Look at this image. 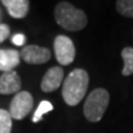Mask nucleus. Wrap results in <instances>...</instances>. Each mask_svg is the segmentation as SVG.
Returning a JSON list of instances; mask_svg holds the SVG:
<instances>
[{
    "label": "nucleus",
    "mask_w": 133,
    "mask_h": 133,
    "mask_svg": "<svg viewBox=\"0 0 133 133\" xmlns=\"http://www.w3.org/2000/svg\"><path fill=\"white\" fill-rule=\"evenodd\" d=\"M110 95L105 89L98 88L91 91L83 105V113L90 122H99L109 107Z\"/></svg>",
    "instance_id": "nucleus-3"
},
{
    "label": "nucleus",
    "mask_w": 133,
    "mask_h": 133,
    "mask_svg": "<svg viewBox=\"0 0 133 133\" xmlns=\"http://www.w3.org/2000/svg\"><path fill=\"white\" fill-rule=\"evenodd\" d=\"M89 74L83 69H74L69 73L62 85V97L68 105L79 104L88 91Z\"/></svg>",
    "instance_id": "nucleus-1"
},
{
    "label": "nucleus",
    "mask_w": 133,
    "mask_h": 133,
    "mask_svg": "<svg viewBox=\"0 0 133 133\" xmlns=\"http://www.w3.org/2000/svg\"><path fill=\"white\" fill-rule=\"evenodd\" d=\"M12 118L9 111L0 109V133H11Z\"/></svg>",
    "instance_id": "nucleus-13"
},
{
    "label": "nucleus",
    "mask_w": 133,
    "mask_h": 133,
    "mask_svg": "<svg viewBox=\"0 0 133 133\" xmlns=\"http://www.w3.org/2000/svg\"><path fill=\"white\" fill-rule=\"evenodd\" d=\"M63 69L61 66H52L50 68L41 80V90L43 92H53L61 85L63 80Z\"/></svg>",
    "instance_id": "nucleus-7"
},
{
    "label": "nucleus",
    "mask_w": 133,
    "mask_h": 133,
    "mask_svg": "<svg viewBox=\"0 0 133 133\" xmlns=\"http://www.w3.org/2000/svg\"><path fill=\"white\" fill-rule=\"evenodd\" d=\"M1 3L6 7L8 14L16 19L24 18L28 15L30 5L28 0H2Z\"/></svg>",
    "instance_id": "nucleus-10"
},
{
    "label": "nucleus",
    "mask_w": 133,
    "mask_h": 133,
    "mask_svg": "<svg viewBox=\"0 0 133 133\" xmlns=\"http://www.w3.org/2000/svg\"><path fill=\"white\" fill-rule=\"evenodd\" d=\"M21 89V80L19 74L14 71L5 72L0 76V94L18 93Z\"/></svg>",
    "instance_id": "nucleus-8"
},
{
    "label": "nucleus",
    "mask_w": 133,
    "mask_h": 133,
    "mask_svg": "<svg viewBox=\"0 0 133 133\" xmlns=\"http://www.w3.org/2000/svg\"><path fill=\"white\" fill-rule=\"evenodd\" d=\"M20 56H21L23 61L29 64H43L50 60L51 52L47 48L30 44L23 47L21 52H20Z\"/></svg>",
    "instance_id": "nucleus-6"
},
{
    "label": "nucleus",
    "mask_w": 133,
    "mask_h": 133,
    "mask_svg": "<svg viewBox=\"0 0 133 133\" xmlns=\"http://www.w3.org/2000/svg\"><path fill=\"white\" fill-rule=\"evenodd\" d=\"M115 8L119 14L128 18H133V0H118Z\"/></svg>",
    "instance_id": "nucleus-12"
},
{
    "label": "nucleus",
    "mask_w": 133,
    "mask_h": 133,
    "mask_svg": "<svg viewBox=\"0 0 133 133\" xmlns=\"http://www.w3.org/2000/svg\"><path fill=\"white\" fill-rule=\"evenodd\" d=\"M10 35V28L6 23H0V43L3 42Z\"/></svg>",
    "instance_id": "nucleus-15"
},
{
    "label": "nucleus",
    "mask_w": 133,
    "mask_h": 133,
    "mask_svg": "<svg viewBox=\"0 0 133 133\" xmlns=\"http://www.w3.org/2000/svg\"><path fill=\"white\" fill-rule=\"evenodd\" d=\"M55 48V55L57 61L61 65L71 64L76 58V48L72 42V40L66 36L60 35L55 39L53 42Z\"/></svg>",
    "instance_id": "nucleus-5"
},
{
    "label": "nucleus",
    "mask_w": 133,
    "mask_h": 133,
    "mask_svg": "<svg viewBox=\"0 0 133 133\" xmlns=\"http://www.w3.org/2000/svg\"><path fill=\"white\" fill-rule=\"evenodd\" d=\"M52 110H53V105L49 101H47V100H43V101H41L40 104L38 105V108H37V110L35 111V113H33L32 121L35 122V123L39 122L45 113H49V112L52 111Z\"/></svg>",
    "instance_id": "nucleus-14"
},
{
    "label": "nucleus",
    "mask_w": 133,
    "mask_h": 133,
    "mask_svg": "<svg viewBox=\"0 0 133 133\" xmlns=\"http://www.w3.org/2000/svg\"><path fill=\"white\" fill-rule=\"evenodd\" d=\"M12 43L16 44V45H23L24 42H26V36L22 35V33H16V35L12 37Z\"/></svg>",
    "instance_id": "nucleus-16"
},
{
    "label": "nucleus",
    "mask_w": 133,
    "mask_h": 133,
    "mask_svg": "<svg viewBox=\"0 0 133 133\" xmlns=\"http://www.w3.org/2000/svg\"><path fill=\"white\" fill-rule=\"evenodd\" d=\"M20 63V53L15 49H0V71H14Z\"/></svg>",
    "instance_id": "nucleus-9"
},
{
    "label": "nucleus",
    "mask_w": 133,
    "mask_h": 133,
    "mask_svg": "<svg viewBox=\"0 0 133 133\" xmlns=\"http://www.w3.org/2000/svg\"><path fill=\"white\" fill-rule=\"evenodd\" d=\"M33 108V98L28 91H20L17 93L10 103L9 113L12 119L22 120L30 113Z\"/></svg>",
    "instance_id": "nucleus-4"
},
{
    "label": "nucleus",
    "mask_w": 133,
    "mask_h": 133,
    "mask_svg": "<svg viewBox=\"0 0 133 133\" xmlns=\"http://www.w3.org/2000/svg\"><path fill=\"white\" fill-rule=\"evenodd\" d=\"M2 20H3V12H2L1 7H0V23H2Z\"/></svg>",
    "instance_id": "nucleus-17"
},
{
    "label": "nucleus",
    "mask_w": 133,
    "mask_h": 133,
    "mask_svg": "<svg viewBox=\"0 0 133 133\" xmlns=\"http://www.w3.org/2000/svg\"><path fill=\"white\" fill-rule=\"evenodd\" d=\"M121 56L124 62L122 74L125 77L131 76V74H133V48L131 47L124 48L121 52Z\"/></svg>",
    "instance_id": "nucleus-11"
},
{
    "label": "nucleus",
    "mask_w": 133,
    "mask_h": 133,
    "mask_svg": "<svg viewBox=\"0 0 133 133\" xmlns=\"http://www.w3.org/2000/svg\"><path fill=\"white\" fill-rule=\"evenodd\" d=\"M55 18L60 27L68 31H79L85 28L88 18L84 11L77 9L66 1H61L55 9Z\"/></svg>",
    "instance_id": "nucleus-2"
}]
</instances>
